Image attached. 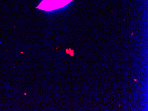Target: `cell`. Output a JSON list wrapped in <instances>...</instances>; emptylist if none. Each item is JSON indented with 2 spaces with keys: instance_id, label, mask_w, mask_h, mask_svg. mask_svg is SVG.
I'll use <instances>...</instances> for the list:
<instances>
[{
  "instance_id": "cell-1",
  "label": "cell",
  "mask_w": 148,
  "mask_h": 111,
  "mask_svg": "<svg viewBox=\"0 0 148 111\" xmlns=\"http://www.w3.org/2000/svg\"><path fill=\"white\" fill-rule=\"evenodd\" d=\"M71 0H43L37 8L45 11H51L62 8Z\"/></svg>"
},
{
  "instance_id": "cell-2",
  "label": "cell",
  "mask_w": 148,
  "mask_h": 111,
  "mask_svg": "<svg viewBox=\"0 0 148 111\" xmlns=\"http://www.w3.org/2000/svg\"><path fill=\"white\" fill-rule=\"evenodd\" d=\"M134 81H137V80H136V79H134Z\"/></svg>"
}]
</instances>
